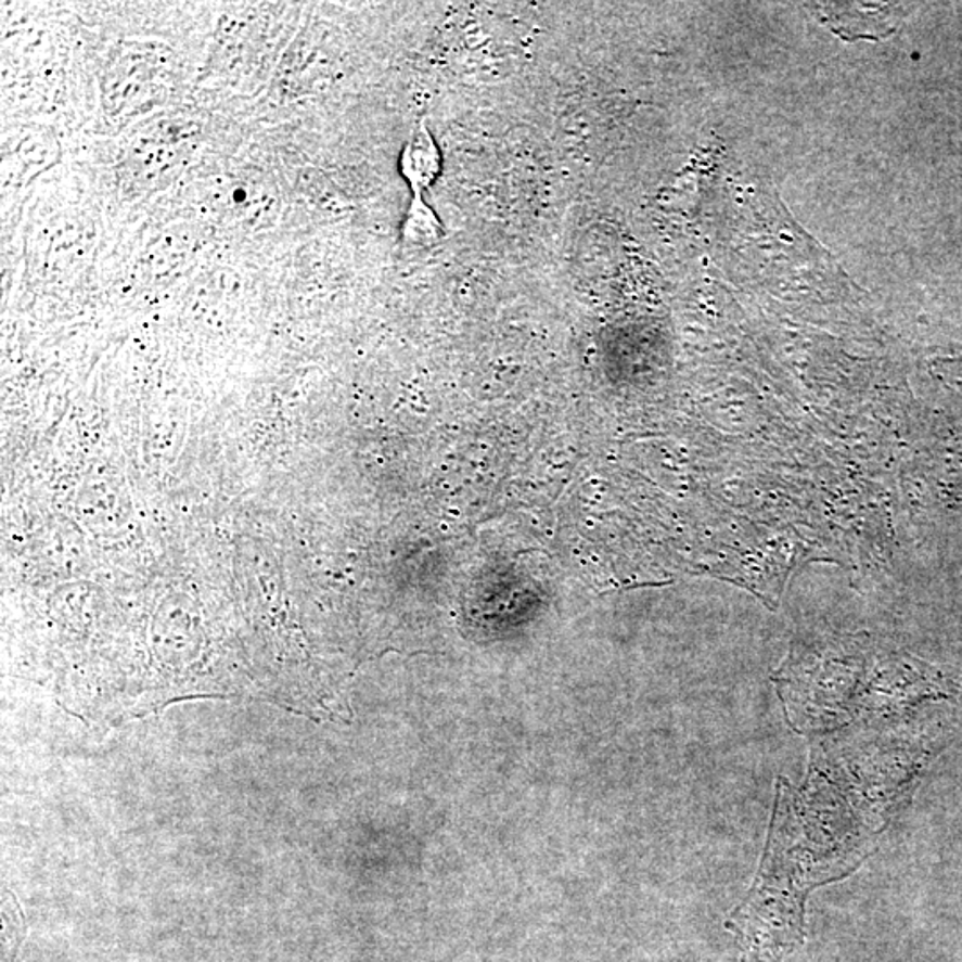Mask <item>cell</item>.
Listing matches in <instances>:
<instances>
[{
    "label": "cell",
    "mask_w": 962,
    "mask_h": 962,
    "mask_svg": "<svg viewBox=\"0 0 962 962\" xmlns=\"http://www.w3.org/2000/svg\"><path fill=\"white\" fill-rule=\"evenodd\" d=\"M440 152L435 145L434 138L428 129L421 125L409 146L405 150L403 171L415 193L426 190L434 184L440 174Z\"/></svg>",
    "instance_id": "cell-1"
},
{
    "label": "cell",
    "mask_w": 962,
    "mask_h": 962,
    "mask_svg": "<svg viewBox=\"0 0 962 962\" xmlns=\"http://www.w3.org/2000/svg\"><path fill=\"white\" fill-rule=\"evenodd\" d=\"M442 230H440L437 216L428 209V205L423 200L418 198L414 202V209L410 213L409 235L410 240L420 243V245H429L437 243Z\"/></svg>",
    "instance_id": "cell-2"
}]
</instances>
